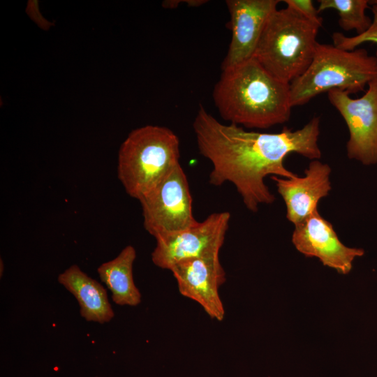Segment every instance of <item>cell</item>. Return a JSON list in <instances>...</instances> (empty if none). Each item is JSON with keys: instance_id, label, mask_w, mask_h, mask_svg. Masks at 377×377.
Masks as SVG:
<instances>
[{"instance_id": "cell-15", "label": "cell", "mask_w": 377, "mask_h": 377, "mask_svg": "<svg viewBox=\"0 0 377 377\" xmlns=\"http://www.w3.org/2000/svg\"><path fill=\"white\" fill-rule=\"evenodd\" d=\"M318 2L319 13L327 9L337 11L339 26L343 31L355 30L360 35L372 23V19L366 14L370 5L368 0H319Z\"/></svg>"}, {"instance_id": "cell-14", "label": "cell", "mask_w": 377, "mask_h": 377, "mask_svg": "<svg viewBox=\"0 0 377 377\" xmlns=\"http://www.w3.org/2000/svg\"><path fill=\"white\" fill-rule=\"evenodd\" d=\"M135 258V248L128 245L116 258L102 263L97 269L100 279L111 292L112 301L118 305L135 306L141 302V293L133 276Z\"/></svg>"}, {"instance_id": "cell-7", "label": "cell", "mask_w": 377, "mask_h": 377, "mask_svg": "<svg viewBox=\"0 0 377 377\" xmlns=\"http://www.w3.org/2000/svg\"><path fill=\"white\" fill-rule=\"evenodd\" d=\"M330 103L344 119L349 131L347 156L364 165L377 163V79L363 96L353 98L344 91H327Z\"/></svg>"}, {"instance_id": "cell-4", "label": "cell", "mask_w": 377, "mask_h": 377, "mask_svg": "<svg viewBox=\"0 0 377 377\" xmlns=\"http://www.w3.org/2000/svg\"><path fill=\"white\" fill-rule=\"evenodd\" d=\"M179 140L165 126L132 131L120 147L117 175L126 192L140 200L179 164Z\"/></svg>"}, {"instance_id": "cell-6", "label": "cell", "mask_w": 377, "mask_h": 377, "mask_svg": "<svg viewBox=\"0 0 377 377\" xmlns=\"http://www.w3.org/2000/svg\"><path fill=\"white\" fill-rule=\"evenodd\" d=\"M145 229L156 239L198 222L187 177L180 163L140 200Z\"/></svg>"}, {"instance_id": "cell-13", "label": "cell", "mask_w": 377, "mask_h": 377, "mask_svg": "<svg viewBox=\"0 0 377 377\" xmlns=\"http://www.w3.org/2000/svg\"><path fill=\"white\" fill-rule=\"evenodd\" d=\"M57 280L77 300L80 316L87 321L103 324L114 318L106 289L77 265L68 267Z\"/></svg>"}, {"instance_id": "cell-3", "label": "cell", "mask_w": 377, "mask_h": 377, "mask_svg": "<svg viewBox=\"0 0 377 377\" xmlns=\"http://www.w3.org/2000/svg\"><path fill=\"white\" fill-rule=\"evenodd\" d=\"M321 27L288 7L277 8L267 22L253 57L273 76L290 84L312 62Z\"/></svg>"}, {"instance_id": "cell-5", "label": "cell", "mask_w": 377, "mask_h": 377, "mask_svg": "<svg viewBox=\"0 0 377 377\" xmlns=\"http://www.w3.org/2000/svg\"><path fill=\"white\" fill-rule=\"evenodd\" d=\"M376 79L377 58L366 49L345 50L318 43L308 68L290 83L291 105H303L334 89L348 94L364 91L365 87Z\"/></svg>"}, {"instance_id": "cell-1", "label": "cell", "mask_w": 377, "mask_h": 377, "mask_svg": "<svg viewBox=\"0 0 377 377\" xmlns=\"http://www.w3.org/2000/svg\"><path fill=\"white\" fill-rule=\"evenodd\" d=\"M193 128L200 154L213 166L209 184L232 183L253 212L276 199L265 183L266 177L297 176L284 165L288 155L296 153L312 161L321 157L318 117L295 131L284 127L279 133H260L222 124L200 105Z\"/></svg>"}, {"instance_id": "cell-17", "label": "cell", "mask_w": 377, "mask_h": 377, "mask_svg": "<svg viewBox=\"0 0 377 377\" xmlns=\"http://www.w3.org/2000/svg\"><path fill=\"white\" fill-rule=\"evenodd\" d=\"M286 7L295 11L303 17L323 24V18L319 16L318 9L314 6L313 3L311 0H284L283 1Z\"/></svg>"}, {"instance_id": "cell-2", "label": "cell", "mask_w": 377, "mask_h": 377, "mask_svg": "<svg viewBox=\"0 0 377 377\" xmlns=\"http://www.w3.org/2000/svg\"><path fill=\"white\" fill-rule=\"evenodd\" d=\"M212 96L223 119L246 128L283 124L293 108L290 84L273 76L253 57L223 70Z\"/></svg>"}, {"instance_id": "cell-12", "label": "cell", "mask_w": 377, "mask_h": 377, "mask_svg": "<svg viewBox=\"0 0 377 377\" xmlns=\"http://www.w3.org/2000/svg\"><path fill=\"white\" fill-rule=\"evenodd\" d=\"M331 168L327 163L313 160L303 177H271L286 207V218L295 226L318 209L319 201L331 188Z\"/></svg>"}, {"instance_id": "cell-10", "label": "cell", "mask_w": 377, "mask_h": 377, "mask_svg": "<svg viewBox=\"0 0 377 377\" xmlns=\"http://www.w3.org/2000/svg\"><path fill=\"white\" fill-rule=\"evenodd\" d=\"M279 0H227L232 32L229 47L222 64L225 70L253 57L265 24L277 9Z\"/></svg>"}, {"instance_id": "cell-9", "label": "cell", "mask_w": 377, "mask_h": 377, "mask_svg": "<svg viewBox=\"0 0 377 377\" xmlns=\"http://www.w3.org/2000/svg\"><path fill=\"white\" fill-rule=\"evenodd\" d=\"M292 242L301 253L318 258L323 265L342 274H348L354 260L364 254L362 249L344 245L332 223L324 219L318 209L295 226Z\"/></svg>"}, {"instance_id": "cell-8", "label": "cell", "mask_w": 377, "mask_h": 377, "mask_svg": "<svg viewBox=\"0 0 377 377\" xmlns=\"http://www.w3.org/2000/svg\"><path fill=\"white\" fill-rule=\"evenodd\" d=\"M230 214L228 212L213 213L192 226L156 239L151 253L153 263L170 269L185 260L218 256L227 233Z\"/></svg>"}, {"instance_id": "cell-16", "label": "cell", "mask_w": 377, "mask_h": 377, "mask_svg": "<svg viewBox=\"0 0 377 377\" xmlns=\"http://www.w3.org/2000/svg\"><path fill=\"white\" fill-rule=\"evenodd\" d=\"M373 14L370 27L363 34L353 36H346L340 32H334L332 36L333 45L345 50H353L364 43L377 44V0L369 1ZM377 58V50L376 53Z\"/></svg>"}, {"instance_id": "cell-18", "label": "cell", "mask_w": 377, "mask_h": 377, "mask_svg": "<svg viewBox=\"0 0 377 377\" xmlns=\"http://www.w3.org/2000/svg\"><path fill=\"white\" fill-rule=\"evenodd\" d=\"M2 269H3V265L2 266V260H1V270H0V273H1V276L2 275Z\"/></svg>"}, {"instance_id": "cell-11", "label": "cell", "mask_w": 377, "mask_h": 377, "mask_svg": "<svg viewBox=\"0 0 377 377\" xmlns=\"http://www.w3.org/2000/svg\"><path fill=\"white\" fill-rule=\"evenodd\" d=\"M170 270L182 295L198 303L210 318L223 320L225 309L219 290L226 276L219 255L182 260Z\"/></svg>"}]
</instances>
